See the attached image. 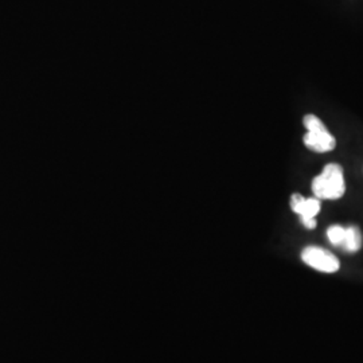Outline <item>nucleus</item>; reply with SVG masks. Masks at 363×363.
<instances>
[{"label": "nucleus", "instance_id": "nucleus-3", "mask_svg": "<svg viewBox=\"0 0 363 363\" xmlns=\"http://www.w3.org/2000/svg\"><path fill=\"white\" fill-rule=\"evenodd\" d=\"M301 259L312 269L322 273H337L340 268V262L337 256L323 247H304L301 252Z\"/></svg>", "mask_w": 363, "mask_h": 363}, {"label": "nucleus", "instance_id": "nucleus-1", "mask_svg": "<svg viewBox=\"0 0 363 363\" xmlns=\"http://www.w3.org/2000/svg\"><path fill=\"white\" fill-rule=\"evenodd\" d=\"M312 191L318 199L335 201L346 193L343 169L337 163L325 166L323 172L312 181Z\"/></svg>", "mask_w": 363, "mask_h": 363}, {"label": "nucleus", "instance_id": "nucleus-2", "mask_svg": "<svg viewBox=\"0 0 363 363\" xmlns=\"http://www.w3.org/2000/svg\"><path fill=\"white\" fill-rule=\"evenodd\" d=\"M303 124L307 128V133L303 138V142L308 150L313 152H330L335 148V138L325 128L323 121L315 115H307L303 118Z\"/></svg>", "mask_w": 363, "mask_h": 363}, {"label": "nucleus", "instance_id": "nucleus-5", "mask_svg": "<svg viewBox=\"0 0 363 363\" xmlns=\"http://www.w3.org/2000/svg\"><path fill=\"white\" fill-rule=\"evenodd\" d=\"M363 245L362 233L357 226H349L346 228L345 240L342 247L349 253H357L361 250Z\"/></svg>", "mask_w": 363, "mask_h": 363}, {"label": "nucleus", "instance_id": "nucleus-4", "mask_svg": "<svg viewBox=\"0 0 363 363\" xmlns=\"http://www.w3.org/2000/svg\"><path fill=\"white\" fill-rule=\"evenodd\" d=\"M291 208L300 216L303 225L307 229L316 228L315 217L320 213L322 203L318 198H304L301 194H294L291 196Z\"/></svg>", "mask_w": 363, "mask_h": 363}, {"label": "nucleus", "instance_id": "nucleus-6", "mask_svg": "<svg viewBox=\"0 0 363 363\" xmlns=\"http://www.w3.org/2000/svg\"><path fill=\"white\" fill-rule=\"evenodd\" d=\"M345 233H346V228L340 226V225H334L331 228H328L327 230V238L328 241L335 245V247H342L343 240H345Z\"/></svg>", "mask_w": 363, "mask_h": 363}]
</instances>
